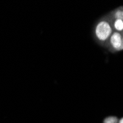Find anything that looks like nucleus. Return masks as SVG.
Instances as JSON below:
<instances>
[{"label": "nucleus", "mask_w": 123, "mask_h": 123, "mask_svg": "<svg viewBox=\"0 0 123 123\" xmlns=\"http://www.w3.org/2000/svg\"><path fill=\"white\" fill-rule=\"evenodd\" d=\"M104 123H117V119L114 117H109L104 120Z\"/></svg>", "instance_id": "4"}, {"label": "nucleus", "mask_w": 123, "mask_h": 123, "mask_svg": "<svg viewBox=\"0 0 123 123\" xmlns=\"http://www.w3.org/2000/svg\"><path fill=\"white\" fill-rule=\"evenodd\" d=\"M113 30L110 22L107 20H102L99 21L95 27V36L101 42L108 41L112 35Z\"/></svg>", "instance_id": "1"}, {"label": "nucleus", "mask_w": 123, "mask_h": 123, "mask_svg": "<svg viewBox=\"0 0 123 123\" xmlns=\"http://www.w3.org/2000/svg\"><path fill=\"white\" fill-rule=\"evenodd\" d=\"M114 16H115L116 19H122V11L120 10H117L115 12Z\"/></svg>", "instance_id": "5"}, {"label": "nucleus", "mask_w": 123, "mask_h": 123, "mask_svg": "<svg viewBox=\"0 0 123 123\" xmlns=\"http://www.w3.org/2000/svg\"><path fill=\"white\" fill-rule=\"evenodd\" d=\"M114 27L117 32H121L123 31V20L122 19H116L114 22Z\"/></svg>", "instance_id": "3"}, {"label": "nucleus", "mask_w": 123, "mask_h": 123, "mask_svg": "<svg viewBox=\"0 0 123 123\" xmlns=\"http://www.w3.org/2000/svg\"><path fill=\"white\" fill-rule=\"evenodd\" d=\"M119 123H123V118L121 119V120L119 121Z\"/></svg>", "instance_id": "6"}, {"label": "nucleus", "mask_w": 123, "mask_h": 123, "mask_svg": "<svg viewBox=\"0 0 123 123\" xmlns=\"http://www.w3.org/2000/svg\"><path fill=\"white\" fill-rule=\"evenodd\" d=\"M110 43L114 49L116 50H121L123 49V35L121 32H114L111 36L110 38Z\"/></svg>", "instance_id": "2"}, {"label": "nucleus", "mask_w": 123, "mask_h": 123, "mask_svg": "<svg viewBox=\"0 0 123 123\" xmlns=\"http://www.w3.org/2000/svg\"><path fill=\"white\" fill-rule=\"evenodd\" d=\"M122 19H123V10H122Z\"/></svg>", "instance_id": "7"}]
</instances>
